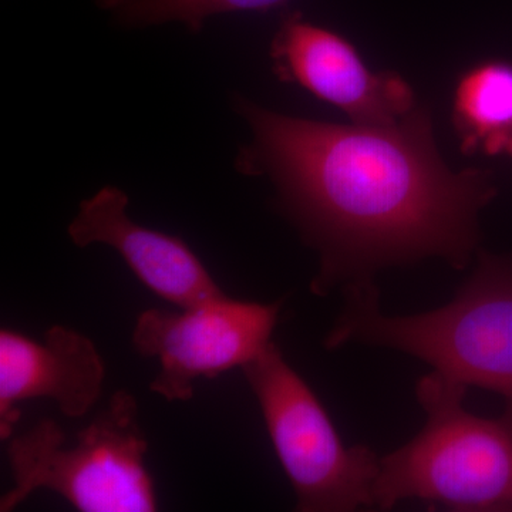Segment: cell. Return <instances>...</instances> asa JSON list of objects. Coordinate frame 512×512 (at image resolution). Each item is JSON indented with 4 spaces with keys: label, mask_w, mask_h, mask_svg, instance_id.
Wrapping results in <instances>:
<instances>
[{
    "label": "cell",
    "mask_w": 512,
    "mask_h": 512,
    "mask_svg": "<svg viewBox=\"0 0 512 512\" xmlns=\"http://www.w3.org/2000/svg\"><path fill=\"white\" fill-rule=\"evenodd\" d=\"M261 407L276 456L296 495V511L373 507L380 460L346 447L328 412L274 343L241 367Z\"/></svg>",
    "instance_id": "cell-5"
},
{
    "label": "cell",
    "mask_w": 512,
    "mask_h": 512,
    "mask_svg": "<svg viewBox=\"0 0 512 512\" xmlns=\"http://www.w3.org/2000/svg\"><path fill=\"white\" fill-rule=\"evenodd\" d=\"M466 392L436 373L420 380L426 426L380 460L373 507L417 498L451 511H512V414L474 416L464 409Z\"/></svg>",
    "instance_id": "cell-3"
},
{
    "label": "cell",
    "mask_w": 512,
    "mask_h": 512,
    "mask_svg": "<svg viewBox=\"0 0 512 512\" xmlns=\"http://www.w3.org/2000/svg\"><path fill=\"white\" fill-rule=\"evenodd\" d=\"M104 377L99 350L77 330L53 326L43 343L0 330V439H12L25 400L47 397L70 419L86 416L99 402Z\"/></svg>",
    "instance_id": "cell-9"
},
{
    "label": "cell",
    "mask_w": 512,
    "mask_h": 512,
    "mask_svg": "<svg viewBox=\"0 0 512 512\" xmlns=\"http://www.w3.org/2000/svg\"><path fill=\"white\" fill-rule=\"evenodd\" d=\"M279 311L278 302L234 301L225 296L183 312H141L131 343L141 357L160 362L151 392L168 402H188L198 377L215 379L247 365L271 343Z\"/></svg>",
    "instance_id": "cell-6"
},
{
    "label": "cell",
    "mask_w": 512,
    "mask_h": 512,
    "mask_svg": "<svg viewBox=\"0 0 512 512\" xmlns=\"http://www.w3.org/2000/svg\"><path fill=\"white\" fill-rule=\"evenodd\" d=\"M289 0H96L123 28L144 29L183 23L198 33L212 16L235 12H268Z\"/></svg>",
    "instance_id": "cell-11"
},
{
    "label": "cell",
    "mask_w": 512,
    "mask_h": 512,
    "mask_svg": "<svg viewBox=\"0 0 512 512\" xmlns=\"http://www.w3.org/2000/svg\"><path fill=\"white\" fill-rule=\"evenodd\" d=\"M251 128L235 168L266 177L279 208L320 255L313 292L380 266L441 256L463 268L476 248L478 212L495 195L481 170H450L430 114L414 109L392 126H339L265 109L234 94Z\"/></svg>",
    "instance_id": "cell-1"
},
{
    "label": "cell",
    "mask_w": 512,
    "mask_h": 512,
    "mask_svg": "<svg viewBox=\"0 0 512 512\" xmlns=\"http://www.w3.org/2000/svg\"><path fill=\"white\" fill-rule=\"evenodd\" d=\"M454 124L466 153L512 156V66L481 64L458 84Z\"/></svg>",
    "instance_id": "cell-10"
},
{
    "label": "cell",
    "mask_w": 512,
    "mask_h": 512,
    "mask_svg": "<svg viewBox=\"0 0 512 512\" xmlns=\"http://www.w3.org/2000/svg\"><path fill=\"white\" fill-rule=\"evenodd\" d=\"M148 441L133 394L120 390L69 444L55 420L13 434L6 446L13 485L0 512L46 488L82 512H153L157 495L146 467Z\"/></svg>",
    "instance_id": "cell-4"
},
{
    "label": "cell",
    "mask_w": 512,
    "mask_h": 512,
    "mask_svg": "<svg viewBox=\"0 0 512 512\" xmlns=\"http://www.w3.org/2000/svg\"><path fill=\"white\" fill-rule=\"evenodd\" d=\"M349 342L400 350L446 382L501 394L512 414L511 256L481 255L453 302L420 315L384 316L372 286L353 285L326 346Z\"/></svg>",
    "instance_id": "cell-2"
},
{
    "label": "cell",
    "mask_w": 512,
    "mask_h": 512,
    "mask_svg": "<svg viewBox=\"0 0 512 512\" xmlns=\"http://www.w3.org/2000/svg\"><path fill=\"white\" fill-rule=\"evenodd\" d=\"M276 76L328 101L362 126H392L412 113L409 84L393 73H373L342 36L301 13L282 19L271 43Z\"/></svg>",
    "instance_id": "cell-7"
},
{
    "label": "cell",
    "mask_w": 512,
    "mask_h": 512,
    "mask_svg": "<svg viewBox=\"0 0 512 512\" xmlns=\"http://www.w3.org/2000/svg\"><path fill=\"white\" fill-rule=\"evenodd\" d=\"M127 207L126 192L106 185L82 201L67 234L76 247L116 249L141 284L181 309L227 296L183 239L141 227Z\"/></svg>",
    "instance_id": "cell-8"
}]
</instances>
